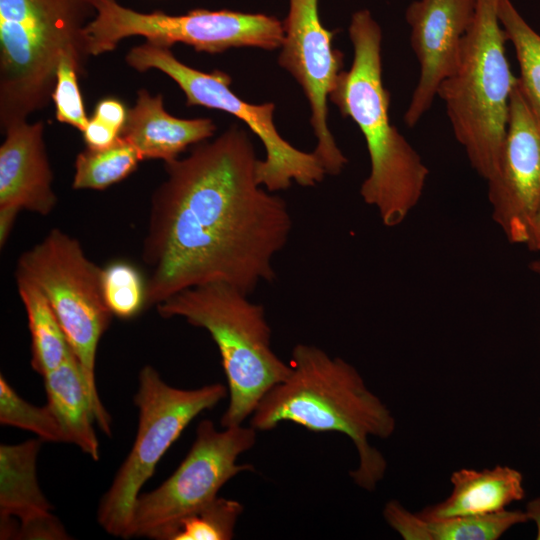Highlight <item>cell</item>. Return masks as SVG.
<instances>
[{
	"mask_svg": "<svg viewBox=\"0 0 540 540\" xmlns=\"http://www.w3.org/2000/svg\"><path fill=\"white\" fill-rule=\"evenodd\" d=\"M258 161L248 132L232 125L165 163L143 246L148 305L208 283L250 295L275 279L292 219L286 201L259 184Z\"/></svg>",
	"mask_w": 540,
	"mask_h": 540,
	"instance_id": "cell-1",
	"label": "cell"
},
{
	"mask_svg": "<svg viewBox=\"0 0 540 540\" xmlns=\"http://www.w3.org/2000/svg\"><path fill=\"white\" fill-rule=\"evenodd\" d=\"M288 377L272 387L250 416L256 431H269L292 422L309 431L337 432L349 437L358 452L354 482L372 491L383 479L387 463L369 443L388 438L395 430L389 408L366 386L355 367L331 357L317 346H294Z\"/></svg>",
	"mask_w": 540,
	"mask_h": 540,
	"instance_id": "cell-2",
	"label": "cell"
},
{
	"mask_svg": "<svg viewBox=\"0 0 540 540\" xmlns=\"http://www.w3.org/2000/svg\"><path fill=\"white\" fill-rule=\"evenodd\" d=\"M348 31L353 62L339 74L329 100L365 138L371 167L360 187L362 199L376 208L383 225L395 227L421 199L429 170L390 121V93L382 78L381 27L369 10L362 9L352 15Z\"/></svg>",
	"mask_w": 540,
	"mask_h": 540,
	"instance_id": "cell-3",
	"label": "cell"
},
{
	"mask_svg": "<svg viewBox=\"0 0 540 540\" xmlns=\"http://www.w3.org/2000/svg\"><path fill=\"white\" fill-rule=\"evenodd\" d=\"M95 15V0H0L2 131L49 105L63 58L85 76Z\"/></svg>",
	"mask_w": 540,
	"mask_h": 540,
	"instance_id": "cell-4",
	"label": "cell"
},
{
	"mask_svg": "<svg viewBox=\"0 0 540 540\" xmlns=\"http://www.w3.org/2000/svg\"><path fill=\"white\" fill-rule=\"evenodd\" d=\"M225 283L185 289L157 304L163 318L180 317L205 329L216 343L227 379L223 428L241 425L260 400L290 374L271 346V328L262 305Z\"/></svg>",
	"mask_w": 540,
	"mask_h": 540,
	"instance_id": "cell-5",
	"label": "cell"
},
{
	"mask_svg": "<svg viewBox=\"0 0 540 540\" xmlns=\"http://www.w3.org/2000/svg\"><path fill=\"white\" fill-rule=\"evenodd\" d=\"M498 0H477L454 71L437 90L471 167L486 181L497 171L517 77L506 57Z\"/></svg>",
	"mask_w": 540,
	"mask_h": 540,
	"instance_id": "cell-6",
	"label": "cell"
},
{
	"mask_svg": "<svg viewBox=\"0 0 540 540\" xmlns=\"http://www.w3.org/2000/svg\"><path fill=\"white\" fill-rule=\"evenodd\" d=\"M16 277L33 282L49 301L81 366L96 424L111 436V416L95 381L98 343L113 316L103 296L102 268L87 258L77 239L53 229L20 256Z\"/></svg>",
	"mask_w": 540,
	"mask_h": 540,
	"instance_id": "cell-7",
	"label": "cell"
},
{
	"mask_svg": "<svg viewBox=\"0 0 540 540\" xmlns=\"http://www.w3.org/2000/svg\"><path fill=\"white\" fill-rule=\"evenodd\" d=\"M227 395L228 388L221 383L180 389L166 383L152 366L141 369L134 396L138 408L135 441L97 511L98 523L107 533L129 538L136 500L160 459L194 418Z\"/></svg>",
	"mask_w": 540,
	"mask_h": 540,
	"instance_id": "cell-8",
	"label": "cell"
},
{
	"mask_svg": "<svg viewBox=\"0 0 540 540\" xmlns=\"http://www.w3.org/2000/svg\"><path fill=\"white\" fill-rule=\"evenodd\" d=\"M133 69H157L173 79L186 96L187 106H204L234 115L263 143L266 157L257 164V180L270 192L287 190L292 182L312 187L327 175L313 152L297 149L285 140L273 122L275 105L251 104L230 89V76L220 70H196L179 61L171 48L148 41L133 47L125 56Z\"/></svg>",
	"mask_w": 540,
	"mask_h": 540,
	"instance_id": "cell-9",
	"label": "cell"
},
{
	"mask_svg": "<svg viewBox=\"0 0 540 540\" xmlns=\"http://www.w3.org/2000/svg\"><path fill=\"white\" fill-rule=\"evenodd\" d=\"M95 6L96 15L86 26L91 57L113 51L121 40L132 36L169 48L182 43L210 54L239 47L274 50L283 42V23L260 13L205 9L181 15L143 13L117 0H95Z\"/></svg>",
	"mask_w": 540,
	"mask_h": 540,
	"instance_id": "cell-10",
	"label": "cell"
},
{
	"mask_svg": "<svg viewBox=\"0 0 540 540\" xmlns=\"http://www.w3.org/2000/svg\"><path fill=\"white\" fill-rule=\"evenodd\" d=\"M256 437L257 431L250 425L220 431L212 421H200L190 450L173 474L137 498L129 538L152 539L160 530L215 499L230 479L253 471L252 464L237 460L255 445Z\"/></svg>",
	"mask_w": 540,
	"mask_h": 540,
	"instance_id": "cell-11",
	"label": "cell"
},
{
	"mask_svg": "<svg viewBox=\"0 0 540 540\" xmlns=\"http://www.w3.org/2000/svg\"><path fill=\"white\" fill-rule=\"evenodd\" d=\"M283 31L278 63L296 79L309 102L317 140L313 153L328 175H338L348 160L328 127L327 101L343 71L344 55L332 46L335 32L321 23L318 0H289Z\"/></svg>",
	"mask_w": 540,
	"mask_h": 540,
	"instance_id": "cell-12",
	"label": "cell"
},
{
	"mask_svg": "<svg viewBox=\"0 0 540 540\" xmlns=\"http://www.w3.org/2000/svg\"><path fill=\"white\" fill-rule=\"evenodd\" d=\"M487 184L493 220L510 243L526 245L540 214V124L518 77L498 169Z\"/></svg>",
	"mask_w": 540,
	"mask_h": 540,
	"instance_id": "cell-13",
	"label": "cell"
},
{
	"mask_svg": "<svg viewBox=\"0 0 540 540\" xmlns=\"http://www.w3.org/2000/svg\"><path fill=\"white\" fill-rule=\"evenodd\" d=\"M477 0H415L405 12L420 76L404 122L413 127L430 109L440 84L454 71Z\"/></svg>",
	"mask_w": 540,
	"mask_h": 540,
	"instance_id": "cell-14",
	"label": "cell"
},
{
	"mask_svg": "<svg viewBox=\"0 0 540 540\" xmlns=\"http://www.w3.org/2000/svg\"><path fill=\"white\" fill-rule=\"evenodd\" d=\"M44 123L23 121L5 129L0 146V208L48 215L57 203Z\"/></svg>",
	"mask_w": 540,
	"mask_h": 540,
	"instance_id": "cell-15",
	"label": "cell"
},
{
	"mask_svg": "<svg viewBox=\"0 0 540 540\" xmlns=\"http://www.w3.org/2000/svg\"><path fill=\"white\" fill-rule=\"evenodd\" d=\"M39 439L0 446V514L17 519V539H59L64 527L37 479Z\"/></svg>",
	"mask_w": 540,
	"mask_h": 540,
	"instance_id": "cell-16",
	"label": "cell"
},
{
	"mask_svg": "<svg viewBox=\"0 0 540 540\" xmlns=\"http://www.w3.org/2000/svg\"><path fill=\"white\" fill-rule=\"evenodd\" d=\"M215 131L212 119L177 118L166 111L161 94L152 96L148 90L140 89L120 136L137 150L142 160L160 159L167 163L190 145L206 141Z\"/></svg>",
	"mask_w": 540,
	"mask_h": 540,
	"instance_id": "cell-17",
	"label": "cell"
},
{
	"mask_svg": "<svg viewBox=\"0 0 540 540\" xmlns=\"http://www.w3.org/2000/svg\"><path fill=\"white\" fill-rule=\"evenodd\" d=\"M451 483L448 498L419 513L430 518L486 515L503 511L524 497L521 473L508 466L461 469L452 474Z\"/></svg>",
	"mask_w": 540,
	"mask_h": 540,
	"instance_id": "cell-18",
	"label": "cell"
},
{
	"mask_svg": "<svg viewBox=\"0 0 540 540\" xmlns=\"http://www.w3.org/2000/svg\"><path fill=\"white\" fill-rule=\"evenodd\" d=\"M383 515L405 540H496L512 526L529 520L526 512L506 509L486 515L430 518L406 510L397 501L388 502Z\"/></svg>",
	"mask_w": 540,
	"mask_h": 540,
	"instance_id": "cell-19",
	"label": "cell"
},
{
	"mask_svg": "<svg viewBox=\"0 0 540 540\" xmlns=\"http://www.w3.org/2000/svg\"><path fill=\"white\" fill-rule=\"evenodd\" d=\"M48 405L59 421L67 443L78 446L93 460L100 459L96 423L89 391L75 354L42 376Z\"/></svg>",
	"mask_w": 540,
	"mask_h": 540,
	"instance_id": "cell-20",
	"label": "cell"
},
{
	"mask_svg": "<svg viewBox=\"0 0 540 540\" xmlns=\"http://www.w3.org/2000/svg\"><path fill=\"white\" fill-rule=\"evenodd\" d=\"M16 278L31 335V366L43 376L61 365L73 351L43 292L28 279Z\"/></svg>",
	"mask_w": 540,
	"mask_h": 540,
	"instance_id": "cell-21",
	"label": "cell"
},
{
	"mask_svg": "<svg viewBox=\"0 0 540 540\" xmlns=\"http://www.w3.org/2000/svg\"><path fill=\"white\" fill-rule=\"evenodd\" d=\"M500 24L515 48L520 88L540 124V35L525 21L511 0H498Z\"/></svg>",
	"mask_w": 540,
	"mask_h": 540,
	"instance_id": "cell-22",
	"label": "cell"
},
{
	"mask_svg": "<svg viewBox=\"0 0 540 540\" xmlns=\"http://www.w3.org/2000/svg\"><path fill=\"white\" fill-rule=\"evenodd\" d=\"M141 160L137 150L121 136L110 147L87 148L76 157L72 187L103 190L130 175Z\"/></svg>",
	"mask_w": 540,
	"mask_h": 540,
	"instance_id": "cell-23",
	"label": "cell"
},
{
	"mask_svg": "<svg viewBox=\"0 0 540 540\" xmlns=\"http://www.w3.org/2000/svg\"><path fill=\"white\" fill-rule=\"evenodd\" d=\"M243 505L233 499L216 497L200 509L157 532L156 540H230Z\"/></svg>",
	"mask_w": 540,
	"mask_h": 540,
	"instance_id": "cell-24",
	"label": "cell"
},
{
	"mask_svg": "<svg viewBox=\"0 0 540 540\" xmlns=\"http://www.w3.org/2000/svg\"><path fill=\"white\" fill-rule=\"evenodd\" d=\"M0 423L33 432L44 441L67 443L65 433L49 405L39 407L27 402L3 375L0 377Z\"/></svg>",
	"mask_w": 540,
	"mask_h": 540,
	"instance_id": "cell-25",
	"label": "cell"
},
{
	"mask_svg": "<svg viewBox=\"0 0 540 540\" xmlns=\"http://www.w3.org/2000/svg\"><path fill=\"white\" fill-rule=\"evenodd\" d=\"M102 291L110 312L121 319L135 317L146 302V285L130 263L117 261L102 268Z\"/></svg>",
	"mask_w": 540,
	"mask_h": 540,
	"instance_id": "cell-26",
	"label": "cell"
},
{
	"mask_svg": "<svg viewBox=\"0 0 540 540\" xmlns=\"http://www.w3.org/2000/svg\"><path fill=\"white\" fill-rule=\"evenodd\" d=\"M79 77L75 63L69 58H63L58 65L56 85L51 99L55 104L56 119L82 132L89 119L79 89Z\"/></svg>",
	"mask_w": 540,
	"mask_h": 540,
	"instance_id": "cell-27",
	"label": "cell"
},
{
	"mask_svg": "<svg viewBox=\"0 0 540 540\" xmlns=\"http://www.w3.org/2000/svg\"><path fill=\"white\" fill-rule=\"evenodd\" d=\"M83 138L90 149H104L113 145L120 133L103 122L91 118L82 131Z\"/></svg>",
	"mask_w": 540,
	"mask_h": 540,
	"instance_id": "cell-28",
	"label": "cell"
},
{
	"mask_svg": "<svg viewBox=\"0 0 540 540\" xmlns=\"http://www.w3.org/2000/svg\"><path fill=\"white\" fill-rule=\"evenodd\" d=\"M127 110L122 102L106 98L98 102L93 118L110 126L121 134L127 118Z\"/></svg>",
	"mask_w": 540,
	"mask_h": 540,
	"instance_id": "cell-29",
	"label": "cell"
},
{
	"mask_svg": "<svg viewBox=\"0 0 540 540\" xmlns=\"http://www.w3.org/2000/svg\"><path fill=\"white\" fill-rule=\"evenodd\" d=\"M19 211L13 208H0V245L5 244L12 230L15 218Z\"/></svg>",
	"mask_w": 540,
	"mask_h": 540,
	"instance_id": "cell-30",
	"label": "cell"
},
{
	"mask_svg": "<svg viewBox=\"0 0 540 540\" xmlns=\"http://www.w3.org/2000/svg\"><path fill=\"white\" fill-rule=\"evenodd\" d=\"M528 518L537 523V538L540 539V498L529 503L526 511Z\"/></svg>",
	"mask_w": 540,
	"mask_h": 540,
	"instance_id": "cell-31",
	"label": "cell"
},
{
	"mask_svg": "<svg viewBox=\"0 0 540 540\" xmlns=\"http://www.w3.org/2000/svg\"><path fill=\"white\" fill-rule=\"evenodd\" d=\"M529 269L540 278V259L531 261Z\"/></svg>",
	"mask_w": 540,
	"mask_h": 540,
	"instance_id": "cell-32",
	"label": "cell"
},
{
	"mask_svg": "<svg viewBox=\"0 0 540 540\" xmlns=\"http://www.w3.org/2000/svg\"><path fill=\"white\" fill-rule=\"evenodd\" d=\"M539 220H540V217H539Z\"/></svg>",
	"mask_w": 540,
	"mask_h": 540,
	"instance_id": "cell-33",
	"label": "cell"
}]
</instances>
